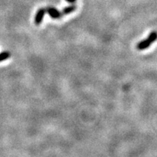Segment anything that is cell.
I'll return each mask as SVG.
<instances>
[{"label": "cell", "instance_id": "cell-1", "mask_svg": "<svg viewBox=\"0 0 157 157\" xmlns=\"http://www.w3.org/2000/svg\"><path fill=\"white\" fill-rule=\"evenodd\" d=\"M157 39V32L156 31H152L148 35V38L143 39L137 44V49L138 50H143L148 48L149 47L154 43Z\"/></svg>", "mask_w": 157, "mask_h": 157}, {"label": "cell", "instance_id": "cell-2", "mask_svg": "<svg viewBox=\"0 0 157 157\" xmlns=\"http://www.w3.org/2000/svg\"><path fill=\"white\" fill-rule=\"evenodd\" d=\"M45 10H46V13H48V15L53 19H60L63 16L61 12L58 10L55 7H48Z\"/></svg>", "mask_w": 157, "mask_h": 157}, {"label": "cell", "instance_id": "cell-3", "mask_svg": "<svg viewBox=\"0 0 157 157\" xmlns=\"http://www.w3.org/2000/svg\"><path fill=\"white\" fill-rule=\"evenodd\" d=\"M45 13H46V10H45V8H40L38 11H37L34 18L35 24L37 25L41 24V23H42L43 21V18H44Z\"/></svg>", "mask_w": 157, "mask_h": 157}, {"label": "cell", "instance_id": "cell-4", "mask_svg": "<svg viewBox=\"0 0 157 157\" xmlns=\"http://www.w3.org/2000/svg\"><path fill=\"white\" fill-rule=\"evenodd\" d=\"M76 10V5H72L70 6H68V7H65V8L63 10V11L61 12L63 15H68L70 13H73Z\"/></svg>", "mask_w": 157, "mask_h": 157}, {"label": "cell", "instance_id": "cell-5", "mask_svg": "<svg viewBox=\"0 0 157 157\" xmlns=\"http://www.w3.org/2000/svg\"><path fill=\"white\" fill-rule=\"evenodd\" d=\"M11 57V53L9 51H3L0 53V62L7 60Z\"/></svg>", "mask_w": 157, "mask_h": 157}, {"label": "cell", "instance_id": "cell-6", "mask_svg": "<svg viewBox=\"0 0 157 157\" xmlns=\"http://www.w3.org/2000/svg\"><path fill=\"white\" fill-rule=\"evenodd\" d=\"M76 0H66V2H68L69 3H74Z\"/></svg>", "mask_w": 157, "mask_h": 157}]
</instances>
